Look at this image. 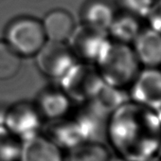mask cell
I'll return each instance as SVG.
<instances>
[{"label": "cell", "mask_w": 161, "mask_h": 161, "mask_svg": "<svg viewBox=\"0 0 161 161\" xmlns=\"http://www.w3.org/2000/svg\"><path fill=\"white\" fill-rule=\"evenodd\" d=\"M106 135L119 156L144 161L157 153L161 124L155 111L129 101L109 116Z\"/></svg>", "instance_id": "obj_1"}, {"label": "cell", "mask_w": 161, "mask_h": 161, "mask_svg": "<svg viewBox=\"0 0 161 161\" xmlns=\"http://www.w3.org/2000/svg\"><path fill=\"white\" fill-rule=\"evenodd\" d=\"M129 98L135 103L158 111L161 108V71L147 67L138 72L131 84Z\"/></svg>", "instance_id": "obj_8"}, {"label": "cell", "mask_w": 161, "mask_h": 161, "mask_svg": "<svg viewBox=\"0 0 161 161\" xmlns=\"http://www.w3.org/2000/svg\"><path fill=\"white\" fill-rule=\"evenodd\" d=\"M21 143L4 125H0V161H18Z\"/></svg>", "instance_id": "obj_19"}, {"label": "cell", "mask_w": 161, "mask_h": 161, "mask_svg": "<svg viewBox=\"0 0 161 161\" xmlns=\"http://www.w3.org/2000/svg\"><path fill=\"white\" fill-rule=\"evenodd\" d=\"M52 123L47 128V137L57 144L61 149L68 150L88 142L78 120L75 119H59L51 120Z\"/></svg>", "instance_id": "obj_11"}, {"label": "cell", "mask_w": 161, "mask_h": 161, "mask_svg": "<svg viewBox=\"0 0 161 161\" xmlns=\"http://www.w3.org/2000/svg\"><path fill=\"white\" fill-rule=\"evenodd\" d=\"M117 13L109 0H91L83 11L85 26L108 34Z\"/></svg>", "instance_id": "obj_13"}, {"label": "cell", "mask_w": 161, "mask_h": 161, "mask_svg": "<svg viewBox=\"0 0 161 161\" xmlns=\"http://www.w3.org/2000/svg\"><path fill=\"white\" fill-rule=\"evenodd\" d=\"M94 64L106 85L121 89L131 86L139 72V62L133 48L112 40Z\"/></svg>", "instance_id": "obj_2"}, {"label": "cell", "mask_w": 161, "mask_h": 161, "mask_svg": "<svg viewBox=\"0 0 161 161\" xmlns=\"http://www.w3.org/2000/svg\"><path fill=\"white\" fill-rule=\"evenodd\" d=\"M67 41H69L68 47L76 58L93 64L111 42L107 33L95 31L85 25L75 28Z\"/></svg>", "instance_id": "obj_7"}, {"label": "cell", "mask_w": 161, "mask_h": 161, "mask_svg": "<svg viewBox=\"0 0 161 161\" xmlns=\"http://www.w3.org/2000/svg\"><path fill=\"white\" fill-rule=\"evenodd\" d=\"M6 42L20 56H33L46 44L42 22L32 17L14 20L6 30Z\"/></svg>", "instance_id": "obj_4"}, {"label": "cell", "mask_w": 161, "mask_h": 161, "mask_svg": "<svg viewBox=\"0 0 161 161\" xmlns=\"http://www.w3.org/2000/svg\"><path fill=\"white\" fill-rule=\"evenodd\" d=\"M62 90L78 103H89L104 84L95 64L76 63L60 80Z\"/></svg>", "instance_id": "obj_3"}, {"label": "cell", "mask_w": 161, "mask_h": 161, "mask_svg": "<svg viewBox=\"0 0 161 161\" xmlns=\"http://www.w3.org/2000/svg\"><path fill=\"white\" fill-rule=\"evenodd\" d=\"M156 155H158V156L161 158V143H160V145H159V148H158V151H157Z\"/></svg>", "instance_id": "obj_25"}, {"label": "cell", "mask_w": 161, "mask_h": 161, "mask_svg": "<svg viewBox=\"0 0 161 161\" xmlns=\"http://www.w3.org/2000/svg\"><path fill=\"white\" fill-rule=\"evenodd\" d=\"M36 107L43 118L55 120L68 113L70 99L63 90H47L40 95Z\"/></svg>", "instance_id": "obj_14"}, {"label": "cell", "mask_w": 161, "mask_h": 161, "mask_svg": "<svg viewBox=\"0 0 161 161\" xmlns=\"http://www.w3.org/2000/svg\"><path fill=\"white\" fill-rule=\"evenodd\" d=\"M156 115H157L158 119H159V122H160V124H161V108H160L158 111H156Z\"/></svg>", "instance_id": "obj_24"}, {"label": "cell", "mask_w": 161, "mask_h": 161, "mask_svg": "<svg viewBox=\"0 0 161 161\" xmlns=\"http://www.w3.org/2000/svg\"><path fill=\"white\" fill-rule=\"evenodd\" d=\"M18 161H64L62 149L40 134L21 143Z\"/></svg>", "instance_id": "obj_9"}, {"label": "cell", "mask_w": 161, "mask_h": 161, "mask_svg": "<svg viewBox=\"0 0 161 161\" xmlns=\"http://www.w3.org/2000/svg\"><path fill=\"white\" fill-rule=\"evenodd\" d=\"M42 26L47 41L64 43L75 30L72 15L62 9L50 11L42 21Z\"/></svg>", "instance_id": "obj_12"}, {"label": "cell", "mask_w": 161, "mask_h": 161, "mask_svg": "<svg viewBox=\"0 0 161 161\" xmlns=\"http://www.w3.org/2000/svg\"><path fill=\"white\" fill-rule=\"evenodd\" d=\"M129 95L125 93L123 89L111 86L104 83L93 100L89 103L109 117L119 106L129 102Z\"/></svg>", "instance_id": "obj_16"}, {"label": "cell", "mask_w": 161, "mask_h": 161, "mask_svg": "<svg viewBox=\"0 0 161 161\" xmlns=\"http://www.w3.org/2000/svg\"><path fill=\"white\" fill-rule=\"evenodd\" d=\"M42 116L36 106L20 103L4 113V126L19 140L24 141L39 134Z\"/></svg>", "instance_id": "obj_6"}, {"label": "cell", "mask_w": 161, "mask_h": 161, "mask_svg": "<svg viewBox=\"0 0 161 161\" xmlns=\"http://www.w3.org/2000/svg\"><path fill=\"white\" fill-rule=\"evenodd\" d=\"M146 19L150 28L161 34V0H155Z\"/></svg>", "instance_id": "obj_21"}, {"label": "cell", "mask_w": 161, "mask_h": 161, "mask_svg": "<svg viewBox=\"0 0 161 161\" xmlns=\"http://www.w3.org/2000/svg\"><path fill=\"white\" fill-rule=\"evenodd\" d=\"M139 20L140 18L126 12L117 14L108 30V35L112 41L126 45L133 44L141 31Z\"/></svg>", "instance_id": "obj_15"}, {"label": "cell", "mask_w": 161, "mask_h": 161, "mask_svg": "<svg viewBox=\"0 0 161 161\" xmlns=\"http://www.w3.org/2000/svg\"><path fill=\"white\" fill-rule=\"evenodd\" d=\"M144 161H161V158L158 155H153V156H152V157H150Z\"/></svg>", "instance_id": "obj_23"}, {"label": "cell", "mask_w": 161, "mask_h": 161, "mask_svg": "<svg viewBox=\"0 0 161 161\" xmlns=\"http://www.w3.org/2000/svg\"><path fill=\"white\" fill-rule=\"evenodd\" d=\"M123 12L138 18H146L155 0H119Z\"/></svg>", "instance_id": "obj_20"}, {"label": "cell", "mask_w": 161, "mask_h": 161, "mask_svg": "<svg viewBox=\"0 0 161 161\" xmlns=\"http://www.w3.org/2000/svg\"><path fill=\"white\" fill-rule=\"evenodd\" d=\"M35 56L40 71L59 80L77 63V58L64 43L47 41Z\"/></svg>", "instance_id": "obj_5"}, {"label": "cell", "mask_w": 161, "mask_h": 161, "mask_svg": "<svg viewBox=\"0 0 161 161\" xmlns=\"http://www.w3.org/2000/svg\"><path fill=\"white\" fill-rule=\"evenodd\" d=\"M109 158V153L103 145L88 141L68 150L64 161H108Z\"/></svg>", "instance_id": "obj_17"}, {"label": "cell", "mask_w": 161, "mask_h": 161, "mask_svg": "<svg viewBox=\"0 0 161 161\" xmlns=\"http://www.w3.org/2000/svg\"><path fill=\"white\" fill-rule=\"evenodd\" d=\"M133 46L139 64L149 68L161 65V34L159 32L151 28L141 30Z\"/></svg>", "instance_id": "obj_10"}, {"label": "cell", "mask_w": 161, "mask_h": 161, "mask_svg": "<svg viewBox=\"0 0 161 161\" xmlns=\"http://www.w3.org/2000/svg\"><path fill=\"white\" fill-rule=\"evenodd\" d=\"M21 67V56L6 41H0V80L14 77Z\"/></svg>", "instance_id": "obj_18"}, {"label": "cell", "mask_w": 161, "mask_h": 161, "mask_svg": "<svg viewBox=\"0 0 161 161\" xmlns=\"http://www.w3.org/2000/svg\"><path fill=\"white\" fill-rule=\"evenodd\" d=\"M108 161H129L121 156H116V157H112V158H109Z\"/></svg>", "instance_id": "obj_22"}]
</instances>
